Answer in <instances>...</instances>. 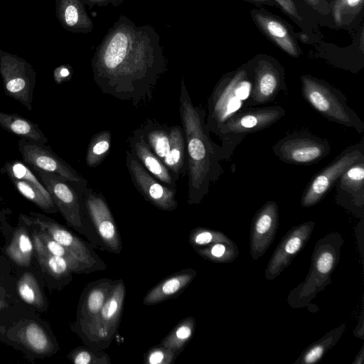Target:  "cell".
Instances as JSON below:
<instances>
[{
    "mask_svg": "<svg viewBox=\"0 0 364 364\" xmlns=\"http://www.w3.org/2000/svg\"><path fill=\"white\" fill-rule=\"evenodd\" d=\"M91 66L102 93L139 106L153 98L167 60L154 27L121 15L97 46Z\"/></svg>",
    "mask_w": 364,
    "mask_h": 364,
    "instance_id": "1",
    "label": "cell"
},
{
    "mask_svg": "<svg viewBox=\"0 0 364 364\" xmlns=\"http://www.w3.org/2000/svg\"><path fill=\"white\" fill-rule=\"evenodd\" d=\"M179 114L187 156V203L198 205L209 192L211 184L222 175L220 161L226 160L225 156L221 146L210 138L205 126L206 113L193 105L183 78L181 81Z\"/></svg>",
    "mask_w": 364,
    "mask_h": 364,
    "instance_id": "2",
    "label": "cell"
},
{
    "mask_svg": "<svg viewBox=\"0 0 364 364\" xmlns=\"http://www.w3.org/2000/svg\"><path fill=\"white\" fill-rule=\"evenodd\" d=\"M343 242L338 232L328 233L317 241L306 277L288 295L287 303L291 307L308 306L318 292L332 283L331 275L338 264Z\"/></svg>",
    "mask_w": 364,
    "mask_h": 364,
    "instance_id": "3",
    "label": "cell"
},
{
    "mask_svg": "<svg viewBox=\"0 0 364 364\" xmlns=\"http://www.w3.org/2000/svg\"><path fill=\"white\" fill-rule=\"evenodd\" d=\"M253 85L252 65L224 75L214 87L208 100L205 126L216 135L232 115L246 107Z\"/></svg>",
    "mask_w": 364,
    "mask_h": 364,
    "instance_id": "4",
    "label": "cell"
},
{
    "mask_svg": "<svg viewBox=\"0 0 364 364\" xmlns=\"http://www.w3.org/2000/svg\"><path fill=\"white\" fill-rule=\"evenodd\" d=\"M301 93L306 102L329 121L353 128L362 134L364 122L347 103L345 95L329 83L310 75L301 76Z\"/></svg>",
    "mask_w": 364,
    "mask_h": 364,
    "instance_id": "5",
    "label": "cell"
},
{
    "mask_svg": "<svg viewBox=\"0 0 364 364\" xmlns=\"http://www.w3.org/2000/svg\"><path fill=\"white\" fill-rule=\"evenodd\" d=\"M144 140L161 159L176 181L187 173L186 142L182 127L148 119L139 127Z\"/></svg>",
    "mask_w": 364,
    "mask_h": 364,
    "instance_id": "6",
    "label": "cell"
},
{
    "mask_svg": "<svg viewBox=\"0 0 364 364\" xmlns=\"http://www.w3.org/2000/svg\"><path fill=\"white\" fill-rule=\"evenodd\" d=\"M279 105L262 107H244L229 118L220 128L218 136L222 141L225 159L230 158L236 146L248 134L267 129L285 115Z\"/></svg>",
    "mask_w": 364,
    "mask_h": 364,
    "instance_id": "7",
    "label": "cell"
},
{
    "mask_svg": "<svg viewBox=\"0 0 364 364\" xmlns=\"http://www.w3.org/2000/svg\"><path fill=\"white\" fill-rule=\"evenodd\" d=\"M126 288L122 279L115 281V284L107 301L87 324L79 327L84 341L91 348L101 350L107 348L115 337L120 323Z\"/></svg>",
    "mask_w": 364,
    "mask_h": 364,
    "instance_id": "8",
    "label": "cell"
},
{
    "mask_svg": "<svg viewBox=\"0 0 364 364\" xmlns=\"http://www.w3.org/2000/svg\"><path fill=\"white\" fill-rule=\"evenodd\" d=\"M364 161V139L346 148L330 164L314 175L305 188L300 203L309 208L318 203L352 164Z\"/></svg>",
    "mask_w": 364,
    "mask_h": 364,
    "instance_id": "9",
    "label": "cell"
},
{
    "mask_svg": "<svg viewBox=\"0 0 364 364\" xmlns=\"http://www.w3.org/2000/svg\"><path fill=\"white\" fill-rule=\"evenodd\" d=\"M50 194L58 210L75 230L83 233V190L87 183L70 182L58 175L34 169Z\"/></svg>",
    "mask_w": 364,
    "mask_h": 364,
    "instance_id": "10",
    "label": "cell"
},
{
    "mask_svg": "<svg viewBox=\"0 0 364 364\" xmlns=\"http://www.w3.org/2000/svg\"><path fill=\"white\" fill-rule=\"evenodd\" d=\"M331 144L306 131L289 134L272 146L274 154L282 161L294 165H311L326 158Z\"/></svg>",
    "mask_w": 364,
    "mask_h": 364,
    "instance_id": "11",
    "label": "cell"
},
{
    "mask_svg": "<svg viewBox=\"0 0 364 364\" xmlns=\"http://www.w3.org/2000/svg\"><path fill=\"white\" fill-rule=\"evenodd\" d=\"M0 75L6 95L31 109L36 73L24 58L0 49Z\"/></svg>",
    "mask_w": 364,
    "mask_h": 364,
    "instance_id": "12",
    "label": "cell"
},
{
    "mask_svg": "<svg viewBox=\"0 0 364 364\" xmlns=\"http://www.w3.org/2000/svg\"><path fill=\"white\" fill-rule=\"evenodd\" d=\"M126 165L134 187L146 201L161 210L176 209V188L167 186L153 176L129 150L127 151Z\"/></svg>",
    "mask_w": 364,
    "mask_h": 364,
    "instance_id": "13",
    "label": "cell"
},
{
    "mask_svg": "<svg viewBox=\"0 0 364 364\" xmlns=\"http://www.w3.org/2000/svg\"><path fill=\"white\" fill-rule=\"evenodd\" d=\"M83 202L85 211L103 245L109 252L119 254L122 250L120 235L104 196L87 185L83 190Z\"/></svg>",
    "mask_w": 364,
    "mask_h": 364,
    "instance_id": "14",
    "label": "cell"
},
{
    "mask_svg": "<svg viewBox=\"0 0 364 364\" xmlns=\"http://www.w3.org/2000/svg\"><path fill=\"white\" fill-rule=\"evenodd\" d=\"M310 220L291 228L282 238L269 260L264 272L265 279H274L304 248L314 229Z\"/></svg>",
    "mask_w": 364,
    "mask_h": 364,
    "instance_id": "15",
    "label": "cell"
},
{
    "mask_svg": "<svg viewBox=\"0 0 364 364\" xmlns=\"http://www.w3.org/2000/svg\"><path fill=\"white\" fill-rule=\"evenodd\" d=\"M25 223L39 225L55 240L68 250L79 261L89 267L93 272L104 270L106 264L95 252L92 246L77 237L61 225L53 220L22 215Z\"/></svg>",
    "mask_w": 364,
    "mask_h": 364,
    "instance_id": "16",
    "label": "cell"
},
{
    "mask_svg": "<svg viewBox=\"0 0 364 364\" xmlns=\"http://www.w3.org/2000/svg\"><path fill=\"white\" fill-rule=\"evenodd\" d=\"M252 68L253 85L246 107L271 102L281 90H286L284 71L277 64L261 58Z\"/></svg>",
    "mask_w": 364,
    "mask_h": 364,
    "instance_id": "17",
    "label": "cell"
},
{
    "mask_svg": "<svg viewBox=\"0 0 364 364\" xmlns=\"http://www.w3.org/2000/svg\"><path fill=\"white\" fill-rule=\"evenodd\" d=\"M19 147L23 161L33 169L58 175L70 182L87 183L77 171L44 144L23 139L20 141Z\"/></svg>",
    "mask_w": 364,
    "mask_h": 364,
    "instance_id": "18",
    "label": "cell"
},
{
    "mask_svg": "<svg viewBox=\"0 0 364 364\" xmlns=\"http://www.w3.org/2000/svg\"><path fill=\"white\" fill-rule=\"evenodd\" d=\"M279 226V207L266 202L255 214L250 235V255L254 260L263 256L273 242Z\"/></svg>",
    "mask_w": 364,
    "mask_h": 364,
    "instance_id": "19",
    "label": "cell"
},
{
    "mask_svg": "<svg viewBox=\"0 0 364 364\" xmlns=\"http://www.w3.org/2000/svg\"><path fill=\"white\" fill-rule=\"evenodd\" d=\"M337 204L355 217L364 216V161L349 166L336 183Z\"/></svg>",
    "mask_w": 364,
    "mask_h": 364,
    "instance_id": "20",
    "label": "cell"
},
{
    "mask_svg": "<svg viewBox=\"0 0 364 364\" xmlns=\"http://www.w3.org/2000/svg\"><path fill=\"white\" fill-rule=\"evenodd\" d=\"M129 151L149 173L167 186L176 188V181L173 175L149 147L139 128L129 137Z\"/></svg>",
    "mask_w": 364,
    "mask_h": 364,
    "instance_id": "21",
    "label": "cell"
},
{
    "mask_svg": "<svg viewBox=\"0 0 364 364\" xmlns=\"http://www.w3.org/2000/svg\"><path fill=\"white\" fill-rule=\"evenodd\" d=\"M116 280L103 278L87 284L77 314V328L90 322L109 297Z\"/></svg>",
    "mask_w": 364,
    "mask_h": 364,
    "instance_id": "22",
    "label": "cell"
},
{
    "mask_svg": "<svg viewBox=\"0 0 364 364\" xmlns=\"http://www.w3.org/2000/svg\"><path fill=\"white\" fill-rule=\"evenodd\" d=\"M82 0H55L56 18L61 26L74 33H90L94 23Z\"/></svg>",
    "mask_w": 364,
    "mask_h": 364,
    "instance_id": "23",
    "label": "cell"
},
{
    "mask_svg": "<svg viewBox=\"0 0 364 364\" xmlns=\"http://www.w3.org/2000/svg\"><path fill=\"white\" fill-rule=\"evenodd\" d=\"M196 275V271L189 267L167 277L149 289L143 298V304L146 306L155 305L176 296Z\"/></svg>",
    "mask_w": 364,
    "mask_h": 364,
    "instance_id": "24",
    "label": "cell"
},
{
    "mask_svg": "<svg viewBox=\"0 0 364 364\" xmlns=\"http://www.w3.org/2000/svg\"><path fill=\"white\" fill-rule=\"evenodd\" d=\"M253 18L260 29L282 50L292 57L299 55L296 43L280 21L260 12H255Z\"/></svg>",
    "mask_w": 364,
    "mask_h": 364,
    "instance_id": "25",
    "label": "cell"
},
{
    "mask_svg": "<svg viewBox=\"0 0 364 364\" xmlns=\"http://www.w3.org/2000/svg\"><path fill=\"white\" fill-rule=\"evenodd\" d=\"M346 328V324L343 323L326 333L318 341L308 346L294 364H311L319 362L326 353L337 343Z\"/></svg>",
    "mask_w": 364,
    "mask_h": 364,
    "instance_id": "26",
    "label": "cell"
},
{
    "mask_svg": "<svg viewBox=\"0 0 364 364\" xmlns=\"http://www.w3.org/2000/svg\"><path fill=\"white\" fill-rule=\"evenodd\" d=\"M0 126L28 141L41 144H45L48 141L37 124L16 114L0 112Z\"/></svg>",
    "mask_w": 364,
    "mask_h": 364,
    "instance_id": "27",
    "label": "cell"
},
{
    "mask_svg": "<svg viewBox=\"0 0 364 364\" xmlns=\"http://www.w3.org/2000/svg\"><path fill=\"white\" fill-rule=\"evenodd\" d=\"M33 237L38 261L45 271L56 279L70 277L73 272L75 273L74 267L66 259L46 250L38 232L33 233Z\"/></svg>",
    "mask_w": 364,
    "mask_h": 364,
    "instance_id": "28",
    "label": "cell"
},
{
    "mask_svg": "<svg viewBox=\"0 0 364 364\" xmlns=\"http://www.w3.org/2000/svg\"><path fill=\"white\" fill-rule=\"evenodd\" d=\"M196 326L194 317H186L173 327L160 344L180 354L193 338Z\"/></svg>",
    "mask_w": 364,
    "mask_h": 364,
    "instance_id": "29",
    "label": "cell"
},
{
    "mask_svg": "<svg viewBox=\"0 0 364 364\" xmlns=\"http://www.w3.org/2000/svg\"><path fill=\"white\" fill-rule=\"evenodd\" d=\"M33 250V241L26 230L21 228L14 235L6 253L15 263L26 267L31 262Z\"/></svg>",
    "mask_w": 364,
    "mask_h": 364,
    "instance_id": "30",
    "label": "cell"
},
{
    "mask_svg": "<svg viewBox=\"0 0 364 364\" xmlns=\"http://www.w3.org/2000/svg\"><path fill=\"white\" fill-rule=\"evenodd\" d=\"M112 134L109 130L96 133L92 137L87 149L85 162L90 168H95L104 161L109 152Z\"/></svg>",
    "mask_w": 364,
    "mask_h": 364,
    "instance_id": "31",
    "label": "cell"
},
{
    "mask_svg": "<svg viewBox=\"0 0 364 364\" xmlns=\"http://www.w3.org/2000/svg\"><path fill=\"white\" fill-rule=\"evenodd\" d=\"M194 250L203 259L215 263H230L239 255L238 247L234 242H217Z\"/></svg>",
    "mask_w": 364,
    "mask_h": 364,
    "instance_id": "32",
    "label": "cell"
},
{
    "mask_svg": "<svg viewBox=\"0 0 364 364\" xmlns=\"http://www.w3.org/2000/svg\"><path fill=\"white\" fill-rule=\"evenodd\" d=\"M46 250L53 255L66 259L74 267L75 273L89 274L93 271L79 261L68 250L55 240L43 229L38 232Z\"/></svg>",
    "mask_w": 364,
    "mask_h": 364,
    "instance_id": "33",
    "label": "cell"
},
{
    "mask_svg": "<svg viewBox=\"0 0 364 364\" xmlns=\"http://www.w3.org/2000/svg\"><path fill=\"white\" fill-rule=\"evenodd\" d=\"M20 336L26 346L36 353H46L53 348L47 334L36 323L27 324L21 331Z\"/></svg>",
    "mask_w": 364,
    "mask_h": 364,
    "instance_id": "34",
    "label": "cell"
},
{
    "mask_svg": "<svg viewBox=\"0 0 364 364\" xmlns=\"http://www.w3.org/2000/svg\"><path fill=\"white\" fill-rule=\"evenodd\" d=\"M5 168L10 178L26 181L34 186L50 202L54 203L46 187L40 183L36 175L23 163L19 161L8 162L5 165Z\"/></svg>",
    "mask_w": 364,
    "mask_h": 364,
    "instance_id": "35",
    "label": "cell"
},
{
    "mask_svg": "<svg viewBox=\"0 0 364 364\" xmlns=\"http://www.w3.org/2000/svg\"><path fill=\"white\" fill-rule=\"evenodd\" d=\"M363 0H335L332 6L334 21L338 26L350 23L360 13Z\"/></svg>",
    "mask_w": 364,
    "mask_h": 364,
    "instance_id": "36",
    "label": "cell"
},
{
    "mask_svg": "<svg viewBox=\"0 0 364 364\" xmlns=\"http://www.w3.org/2000/svg\"><path fill=\"white\" fill-rule=\"evenodd\" d=\"M188 241L193 248L206 247L217 242H233L223 232L203 227L192 230L188 236Z\"/></svg>",
    "mask_w": 364,
    "mask_h": 364,
    "instance_id": "37",
    "label": "cell"
},
{
    "mask_svg": "<svg viewBox=\"0 0 364 364\" xmlns=\"http://www.w3.org/2000/svg\"><path fill=\"white\" fill-rule=\"evenodd\" d=\"M18 191L26 198L44 211L55 213L58 208L54 203L50 202L34 186L25 181L10 178Z\"/></svg>",
    "mask_w": 364,
    "mask_h": 364,
    "instance_id": "38",
    "label": "cell"
},
{
    "mask_svg": "<svg viewBox=\"0 0 364 364\" xmlns=\"http://www.w3.org/2000/svg\"><path fill=\"white\" fill-rule=\"evenodd\" d=\"M17 291L19 296L26 303L41 306L43 304V296L38 285L31 274H26L17 284Z\"/></svg>",
    "mask_w": 364,
    "mask_h": 364,
    "instance_id": "39",
    "label": "cell"
},
{
    "mask_svg": "<svg viewBox=\"0 0 364 364\" xmlns=\"http://www.w3.org/2000/svg\"><path fill=\"white\" fill-rule=\"evenodd\" d=\"M70 360L75 364H110L107 353L98 349L86 347L75 348L70 353Z\"/></svg>",
    "mask_w": 364,
    "mask_h": 364,
    "instance_id": "40",
    "label": "cell"
},
{
    "mask_svg": "<svg viewBox=\"0 0 364 364\" xmlns=\"http://www.w3.org/2000/svg\"><path fill=\"white\" fill-rule=\"evenodd\" d=\"M179 354L158 344L149 348L144 354V364H172Z\"/></svg>",
    "mask_w": 364,
    "mask_h": 364,
    "instance_id": "41",
    "label": "cell"
},
{
    "mask_svg": "<svg viewBox=\"0 0 364 364\" xmlns=\"http://www.w3.org/2000/svg\"><path fill=\"white\" fill-rule=\"evenodd\" d=\"M73 75L72 67L68 64L61 65L55 68L53 77L56 83L60 84L69 80Z\"/></svg>",
    "mask_w": 364,
    "mask_h": 364,
    "instance_id": "42",
    "label": "cell"
},
{
    "mask_svg": "<svg viewBox=\"0 0 364 364\" xmlns=\"http://www.w3.org/2000/svg\"><path fill=\"white\" fill-rule=\"evenodd\" d=\"M275 1L282 9L288 15L301 21V18L299 14L296 5L293 0H274Z\"/></svg>",
    "mask_w": 364,
    "mask_h": 364,
    "instance_id": "43",
    "label": "cell"
},
{
    "mask_svg": "<svg viewBox=\"0 0 364 364\" xmlns=\"http://www.w3.org/2000/svg\"><path fill=\"white\" fill-rule=\"evenodd\" d=\"M85 5L92 8L95 6H105L112 5L113 6H119L124 3V0H82Z\"/></svg>",
    "mask_w": 364,
    "mask_h": 364,
    "instance_id": "44",
    "label": "cell"
},
{
    "mask_svg": "<svg viewBox=\"0 0 364 364\" xmlns=\"http://www.w3.org/2000/svg\"><path fill=\"white\" fill-rule=\"evenodd\" d=\"M314 10L322 14L329 13V6L326 0H304Z\"/></svg>",
    "mask_w": 364,
    "mask_h": 364,
    "instance_id": "45",
    "label": "cell"
},
{
    "mask_svg": "<svg viewBox=\"0 0 364 364\" xmlns=\"http://www.w3.org/2000/svg\"><path fill=\"white\" fill-rule=\"evenodd\" d=\"M364 360V346H363L360 351L356 355L355 360L353 361V364H363Z\"/></svg>",
    "mask_w": 364,
    "mask_h": 364,
    "instance_id": "46",
    "label": "cell"
},
{
    "mask_svg": "<svg viewBox=\"0 0 364 364\" xmlns=\"http://www.w3.org/2000/svg\"><path fill=\"white\" fill-rule=\"evenodd\" d=\"M247 1H268L269 0H247Z\"/></svg>",
    "mask_w": 364,
    "mask_h": 364,
    "instance_id": "47",
    "label": "cell"
},
{
    "mask_svg": "<svg viewBox=\"0 0 364 364\" xmlns=\"http://www.w3.org/2000/svg\"><path fill=\"white\" fill-rule=\"evenodd\" d=\"M1 301H0V309H1Z\"/></svg>",
    "mask_w": 364,
    "mask_h": 364,
    "instance_id": "48",
    "label": "cell"
}]
</instances>
